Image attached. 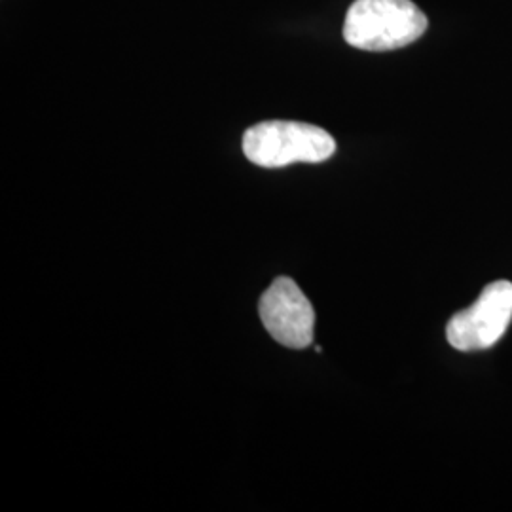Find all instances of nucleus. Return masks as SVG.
<instances>
[{"mask_svg": "<svg viewBox=\"0 0 512 512\" xmlns=\"http://www.w3.org/2000/svg\"><path fill=\"white\" fill-rule=\"evenodd\" d=\"M427 25V16L412 0H355L344 21V38L357 50L391 52L423 37Z\"/></svg>", "mask_w": 512, "mask_h": 512, "instance_id": "obj_1", "label": "nucleus"}, {"mask_svg": "<svg viewBox=\"0 0 512 512\" xmlns=\"http://www.w3.org/2000/svg\"><path fill=\"white\" fill-rule=\"evenodd\" d=\"M336 152V141L329 131L289 120L260 122L243 135V154L249 162L260 167L321 164Z\"/></svg>", "mask_w": 512, "mask_h": 512, "instance_id": "obj_2", "label": "nucleus"}, {"mask_svg": "<svg viewBox=\"0 0 512 512\" xmlns=\"http://www.w3.org/2000/svg\"><path fill=\"white\" fill-rule=\"evenodd\" d=\"M512 321V283H490L473 306L458 311L446 325L448 344L458 351L495 346Z\"/></svg>", "mask_w": 512, "mask_h": 512, "instance_id": "obj_3", "label": "nucleus"}, {"mask_svg": "<svg viewBox=\"0 0 512 512\" xmlns=\"http://www.w3.org/2000/svg\"><path fill=\"white\" fill-rule=\"evenodd\" d=\"M260 319L277 344L304 349L313 342L315 311L291 277H277L260 298Z\"/></svg>", "mask_w": 512, "mask_h": 512, "instance_id": "obj_4", "label": "nucleus"}]
</instances>
